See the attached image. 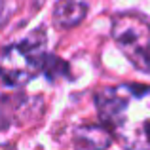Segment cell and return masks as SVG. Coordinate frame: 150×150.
<instances>
[{
    "mask_svg": "<svg viewBox=\"0 0 150 150\" xmlns=\"http://www.w3.org/2000/svg\"><path fill=\"white\" fill-rule=\"evenodd\" d=\"M101 125L125 148H150V86L120 84L95 93Z\"/></svg>",
    "mask_w": 150,
    "mask_h": 150,
    "instance_id": "1",
    "label": "cell"
},
{
    "mask_svg": "<svg viewBox=\"0 0 150 150\" xmlns=\"http://www.w3.org/2000/svg\"><path fill=\"white\" fill-rule=\"evenodd\" d=\"M2 15H4V0H0V21H2Z\"/></svg>",
    "mask_w": 150,
    "mask_h": 150,
    "instance_id": "6",
    "label": "cell"
},
{
    "mask_svg": "<svg viewBox=\"0 0 150 150\" xmlns=\"http://www.w3.org/2000/svg\"><path fill=\"white\" fill-rule=\"evenodd\" d=\"M46 44L48 34L44 27H38L19 42L10 44L0 53V80L11 88H21L40 74L57 76L59 67H65V63L53 57Z\"/></svg>",
    "mask_w": 150,
    "mask_h": 150,
    "instance_id": "2",
    "label": "cell"
},
{
    "mask_svg": "<svg viewBox=\"0 0 150 150\" xmlns=\"http://www.w3.org/2000/svg\"><path fill=\"white\" fill-rule=\"evenodd\" d=\"M74 144L88 148H106L112 144V137L103 125H84L74 131Z\"/></svg>",
    "mask_w": 150,
    "mask_h": 150,
    "instance_id": "5",
    "label": "cell"
},
{
    "mask_svg": "<svg viewBox=\"0 0 150 150\" xmlns=\"http://www.w3.org/2000/svg\"><path fill=\"white\" fill-rule=\"evenodd\" d=\"M112 38L135 69L150 72V23L139 13H120L112 21Z\"/></svg>",
    "mask_w": 150,
    "mask_h": 150,
    "instance_id": "3",
    "label": "cell"
},
{
    "mask_svg": "<svg viewBox=\"0 0 150 150\" xmlns=\"http://www.w3.org/2000/svg\"><path fill=\"white\" fill-rule=\"evenodd\" d=\"M88 13V4L84 0H59L53 8V21L61 29H72L80 25Z\"/></svg>",
    "mask_w": 150,
    "mask_h": 150,
    "instance_id": "4",
    "label": "cell"
}]
</instances>
